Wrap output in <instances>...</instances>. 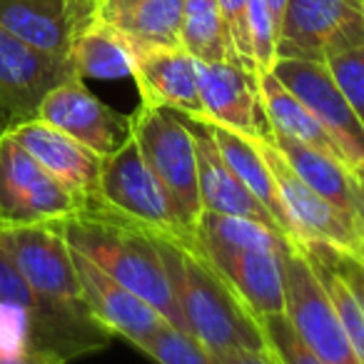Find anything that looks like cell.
Segmentation results:
<instances>
[{"label":"cell","mask_w":364,"mask_h":364,"mask_svg":"<svg viewBox=\"0 0 364 364\" xmlns=\"http://www.w3.org/2000/svg\"><path fill=\"white\" fill-rule=\"evenodd\" d=\"M8 132L26 147V152L43 170L50 172L70 193L87 203L97 200V180L102 167V157L97 152L41 120H26L13 125Z\"/></svg>","instance_id":"cell-19"},{"label":"cell","mask_w":364,"mask_h":364,"mask_svg":"<svg viewBox=\"0 0 364 364\" xmlns=\"http://www.w3.org/2000/svg\"><path fill=\"white\" fill-rule=\"evenodd\" d=\"M137 349L157 364H218L193 334L172 327L170 322H165L150 337L142 339Z\"/></svg>","instance_id":"cell-29"},{"label":"cell","mask_w":364,"mask_h":364,"mask_svg":"<svg viewBox=\"0 0 364 364\" xmlns=\"http://www.w3.org/2000/svg\"><path fill=\"white\" fill-rule=\"evenodd\" d=\"M272 75L322 122L327 135L332 137L342 162L349 170L364 167V125L347 97L332 80L324 63L297 60V58H277Z\"/></svg>","instance_id":"cell-9"},{"label":"cell","mask_w":364,"mask_h":364,"mask_svg":"<svg viewBox=\"0 0 364 364\" xmlns=\"http://www.w3.org/2000/svg\"><path fill=\"white\" fill-rule=\"evenodd\" d=\"M50 228L65 237L70 250L90 259L117 284L145 299L172 327L188 332L162 255L157 250V240L147 230L105 208L100 200H92L77 215Z\"/></svg>","instance_id":"cell-1"},{"label":"cell","mask_w":364,"mask_h":364,"mask_svg":"<svg viewBox=\"0 0 364 364\" xmlns=\"http://www.w3.org/2000/svg\"><path fill=\"white\" fill-rule=\"evenodd\" d=\"M324 65H327L332 80L337 82V87L342 90V95L347 97L354 115L364 125V46L337 53Z\"/></svg>","instance_id":"cell-31"},{"label":"cell","mask_w":364,"mask_h":364,"mask_svg":"<svg viewBox=\"0 0 364 364\" xmlns=\"http://www.w3.org/2000/svg\"><path fill=\"white\" fill-rule=\"evenodd\" d=\"M255 145L259 147L264 162L272 170L274 185H277L279 200L287 210L289 225H292L294 245L304 242H322L339 252L352 257L357 247L364 242L349 230V225L342 220V215L332 208L324 198H319L307 182L292 170L282 152L274 147L269 135L252 137Z\"/></svg>","instance_id":"cell-12"},{"label":"cell","mask_w":364,"mask_h":364,"mask_svg":"<svg viewBox=\"0 0 364 364\" xmlns=\"http://www.w3.org/2000/svg\"><path fill=\"white\" fill-rule=\"evenodd\" d=\"M200 122H203L210 135H213L215 145H218L220 155L228 162L230 170H232L235 175H237V180L250 190V195L267 210L274 228L294 245L292 225H289L287 210H284L282 200H279L272 170L267 167V162H264L262 152L255 145L252 137H247V135H242V132L232 130V127H225L213 120H200Z\"/></svg>","instance_id":"cell-21"},{"label":"cell","mask_w":364,"mask_h":364,"mask_svg":"<svg viewBox=\"0 0 364 364\" xmlns=\"http://www.w3.org/2000/svg\"><path fill=\"white\" fill-rule=\"evenodd\" d=\"M297 247L309 259L319 284L324 287L327 297L332 299L334 309H337L339 322H342L344 332L352 342L359 364H364V299L352 284L347 269H344V252L322 242H304L297 245Z\"/></svg>","instance_id":"cell-24"},{"label":"cell","mask_w":364,"mask_h":364,"mask_svg":"<svg viewBox=\"0 0 364 364\" xmlns=\"http://www.w3.org/2000/svg\"><path fill=\"white\" fill-rule=\"evenodd\" d=\"M85 205L87 200L43 170L11 132L0 130V230L58 225Z\"/></svg>","instance_id":"cell-5"},{"label":"cell","mask_w":364,"mask_h":364,"mask_svg":"<svg viewBox=\"0 0 364 364\" xmlns=\"http://www.w3.org/2000/svg\"><path fill=\"white\" fill-rule=\"evenodd\" d=\"M132 137L170 195L182 225L195 232L203 203L198 182V147L185 115L140 102L132 112Z\"/></svg>","instance_id":"cell-3"},{"label":"cell","mask_w":364,"mask_h":364,"mask_svg":"<svg viewBox=\"0 0 364 364\" xmlns=\"http://www.w3.org/2000/svg\"><path fill=\"white\" fill-rule=\"evenodd\" d=\"M284 3H287V0H267L272 21H274V26H277V33H279V21H282V13H284Z\"/></svg>","instance_id":"cell-38"},{"label":"cell","mask_w":364,"mask_h":364,"mask_svg":"<svg viewBox=\"0 0 364 364\" xmlns=\"http://www.w3.org/2000/svg\"><path fill=\"white\" fill-rule=\"evenodd\" d=\"M70 63L80 80H120L132 77L135 53L117 28L100 18H92L73 38Z\"/></svg>","instance_id":"cell-23"},{"label":"cell","mask_w":364,"mask_h":364,"mask_svg":"<svg viewBox=\"0 0 364 364\" xmlns=\"http://www.w3.org/2000/svg\"><path fill=\"white\" fill-rule=\"evenodd\" d=\"M155 240L188 334H193L210 354L232 349L267 352L257 319L210 264L198 240Z\"/></svg>","instance_id":"cell-2"},{"label":"cell","mask_w":364,"mask_h":364,"mask_svg":"<svg viewBox=\"0 0 364 364\" xmlns=\"http://www.w3.org/2000/svg\"><path fill=\"white\" fill-rule=\"evenodd\" d=\"M135 3L137 0H100V3H97L95 18H100V21H105V23H112L117 16H122L127 8L135 6Z\"/></svg>","instance_id":"cell-36"},{"label":"cell","mask_w":364,"mask_h":364,"mask_svg":"<svg viewBox=\"0 0 364 364\" xmlns=\"http://www.w3.org/2000/svg\"><path fill=\"white\" fill-rule=\"evenodd\" d=\"M0 245L11 255L18 272L48 302L73 309H87L82 299L73 250L50 225L0 230Z\"/></svg>","instance_id":"cell-10"},{"label":"cell","mask_w":364,"mask_h":364,"mask_svg":"<svg viewBox=\"0 0 364 364\" xmlns=\"http://www.w3.org/2000/svg\"><path fill=\"white\" fill-rule=\"evenodd\" d=\"M0 307L26 309L36 319L38 352L46 357L70 359L102 349L112 334L90 314V309H73L43 299L18 272L11 255L0 245Z\"/></svg>","instance_id":"cell-6"},{"label":"cell","mask_w":364,"mask_h":364,"mask_svg":"<svg viewBox=\"0 0 364 364\" xmlns=\"http://www.w3.org/2000/svg\"><path fill=\"white\" fill-rule=\"evenodd\" d=\"M259 90V102H262V112L267 117L269 130L282 132V135L292 137V140L302 142L307 147H314L319 152H327V155L342 160L334 147L332 137L327 135V130L322 127V122L272 75H259L257 80Z\"/></svg>","instance_id":"cell-25"},{"label":"cell","mask_w":364,"mask_h":364,"mask_svg":"<svg viewBox=\"0 0 364 364\" xmlns=\"http://www.w3.org/2000/svg\"><path fill=\"white\" fill-rule=\"evenodd\" d=\"M132 80L145 105L167 107L193 120L205 117L198 87V60L182 46L135 50Z\"/></svg>","instance_id":"cell-15"},{"label":"cell","mask_w":364,"mask_h":364,"mask_svg":"<svg viewBox=\"0 0 364 364\" xmlns=\"http://www.w3.org/2000/svg\"><path fill=\"white\" fill-rule=\"evenodd\" d=\"M359 3H362V16H364V0H359Z\"/></svg>","instance_id":"cell-40"},{"label":"cell","mask_w":364,"mask_h":364,"mask_svg":"<svg viewBox=\"0 0 364 364\" xmlns=\"http://www.w3.org/2000/svg\"><path fill=\"white\" fill-rule=\"evenodd\" d=\"M255 319L262 332L264 349L277 364H322L317 354L297 337L287 314H264V317Z\"/></svg>","instance_id":"cell-30"},{"label":"cell","mask_w":364,"mask_h":364,"mask_svg":"<svg viewBox=\"0 0 364 364\" xmlns=\"http://www.w3.org/2000/svg\"><path fill=\"white\" fill-rule=\"evenodd\" d=\"M284 314L297 337L317 354L322 364H359L332 299L319 284L309 259L297 245H289L282 257Z\"/></svg>","instance_id":"cell-7"},{"label":"cell","mask_w":364,"mask_h":364,"mask_svg":"<svg viewBox=\"0 0 364 364\" xmlns=\"http://www.w3.org/2000/svg\"><path fill=\"white\" fill-rule=\"evenodd\" d=\"M73 259H75L77 277H80L85 307L110 334H117V337L127 339L132 347H137L142 339H147L157 327L167 322L145 299L117 284L75 250H73Z\"/></svg>","instance_id":"cell-18"},{"label":"cell","mask_w":364,"mask_h":364,"mask_svg":"<svg viewBox=\"0 0 364 364\" xmlns=\"http://www.w3.org/2000/svg\"><path fill=\"white\" fill-rule=\"evenodd\" d=\"M257 80L252 73L232 60L198 63V87L205 117L247 137H262L269 132L267 117L259 102Z\"/></svg>","instance_id":"cell-14"},{"label":"cell","mask_w":364,"mask_h":364,"mask_svg":"<svg viewBox=\"0 0 364 364\" xmlns=\"http://www.w3.org/2000/svg\"><path fill=\"white\" fill-rule=\"evenodd\" d=\"M364 46L359 0H287L277 33V58L327 63Z\"/></svg>","instance_id":"cell-8"},{"label":"cell","mask_w":364,"mask_h":364,"mask_svg":"<svg viewBox=\"0 0 364 364\" xmlns=\"http://www.w3.org/2000/svg\"><path fill=\"white\" fill-rule=\"evenodd\" d=\"M0 364H63L60 359L46 357V354L38 352H28V354H13L0 349Z\"/></svg>","instance_id":"cell-37"},{"label":"cell","mask_w":364,"mask_h":364,"mask_svg":"<svg viewBox=\"0 0 364 364\" xmlns=\"http://www.w3.org/2000/svg\"><path fill=\"white\" fill-rule=\"evenodd\" d=\"M284 160L292 165V170L307 182L309 188L324 198L349 225L359 240H364V188L359 182L357 172L349 170L342 160L307 147L282 132H267Z\"/></svg>","instance_id":"cell-16"},{"label":"cell","mask_w":364,"mask_h":364,"mask_svg":"<svg viewBox=\"0 0 364 364\" xmlns=\"http://www.w3.org/2000/svg\"><path fill=\"white\" fill-rule=\"evenodd\" d=\"M0 28L36 50L70 60L75 28L65 0H0Z\"/></svg>","instance_id":"cell-22"},{"label":"cell","mask_w":364,"mask_h":364,"mask_svg":"<svg viewBox=\"0 0 364 364\" xmlns=\"http://www.w3.org/2000/svg\"><path fill=\"white\" fill-rule=\"evenodd\" d=\"M195 237L203 247L220 250H274L284 252L289 240L277 230L247 218H232V215L203 213L195 228Z\"/></svg>","instance_id":"cell-27"},{"label":"cell","mask_w":364,"mask_h":364,"mask_svg":"<svg viewBox=\"0 0 364 364\" xmlns=\"http://www.w3.org/2000/svg\"><path fill=\"white\" fill-rule=\"evenodd\" d=\"M180 46L198 63L232 60L218 0H182Z\"/></svg>","instance_id":"cell-28"},{"label":"cell","mask_w":364,"mask_h":364,"mask_svg":"<svg viewBox=\"0 0 364 364\" xmlns=\"http://www.w3.org/2000/svg\"><path fill=\"white\" fill-rule=\"evenodd\" d=\"M180 23L182 0H137L110 26L125 36L135 53L142 48H177Z\"/></svg>","instance_id":"cell-26"},{"label":"cell","mask_w":364,"mask_h":364,"mask_svg":"<svg viewBox=\"0 0 364 364\" xmlns=\"http://www.w3.org/2000/svg\"><path fill=\"white\" fill-rule=\"evenodd\" d=\"M247 21L257 75H267L272 73V65L277 60V26L272 21L267 0H250Z\"/></svg>","instance_id":"cell-33"},{"label":"cell","mask_w":364,"mask_h":364,"mask_svg":"<svg viewBox=\"0 0 364 364\" xmlns=\"http://www.w3.org/2000/svg\"><path fill=\"white\" fill-rule=\"evenodd\" d=\"M36 120L65 132L100 157L112 155L132 137V115H122L105 105L80 77H70L53 87L43 97Z\"/></svg>","instance_id":"cell-13"},{"label":"cell","mask_w":364,"mask_h":364,"mask_svg":"<svg viewBox=\"0 0 364 364\" xmlns=\"http://www.w3.org/2000/svg\"><path fill=\"white\" fill-rule=\"evenodd\" d=\"M77 77L73 63L26 46L0 28V130L36 120L43 97Z\"/></svg>","instance_id":"cell-11"},{"label":"cell","mask_w":364,"mask_h":364,"mask_svg":"<svg viewBox=\"0 0 364 364\" xmlns=\"http://www.w3.org/2000/svg\"><path fill=\"white\" fill-rule=\"evenodd\" d=\"M195 135V147H198V182H200V203L203 213L232 215V218H247L255 223H262L267 228L277 230L267 210L250 195V190L237 180L228 162L223 160L213 135L200 120L185 117ZM279 232V230H277ZM282 235V232H279Z\"/></svg>","instance_id":"cell-20"},{"label":"cell","mask_w":364,"mask_h":364,"mask_svg":"<svg viewBox=\"0 0 364 364\" xmlns=\"http://www.w3.org/2000/svg\"><path fill=\"white\" fill-rule=\"evenodd\" d=\"M352 259H354V262L359 264V267L364 269V242H362V245H359V247H357V252L352 255Z\"/></svg>","instance_id":"cell-39"},{"label":"cell","mask_w":364,"mask_h":364,"mask_svg":"<svg viewBox=\"0 0 364 364\" xmlns=\"http://www.w3.org/2000/svg\"><path fill=\"white\" fill-rule=\"evenodd\" d=\"M218 364H277L267 352H250V349H232V352L213 354Z\"/></svg>","instance_id":"cell-34"},{"label":"cell","mask_w":364,"mask_h":364,"mask_svg":"<svg viewBox=\"0 0 364 364\" xmlns=\"http://www.w3.org/2000/svg\"><path fill=\"white\" fill-rule=\"evenodd\" d=\"M200 250L228 282V287L237 294L240 302L252 312V317L284 314L282 257L289 247L284 252H274V250H220L200 245Z\"/></svg>","instance_id":"cell-17"},{"label":"cell","mask_w":364,"mask_h":364,"mask_svg":"<svg viewBox=\"0 0 364 364\" xmlns=\"http://www.w3.org/2000/svg\"><path fill=\"white\" fill-rule=\"evenodd\" d=\"M218 3H220V16H223V26H225V36H228L232 63L242 65L255 77H259L257 65H255L252 38H250V21H247L250 0H218Z\"/></svg>","instance_id":"cell-32"},{"label":"cell","mask_w":364,"mask_h":364,"mask_svg":"<svg viewBox=\"0 0 364 364\" xmlns=\"http://www.w3.org/2000/svg\"><path fill=\"white\" fill-rule=\"evenodd\" d=\"M97 3H100V0H65L68 16H70L75 33L80 31L82 26H87V23H90L92 18H95Z\"/></svg>","instance_id":"cell-35"},{"label":"cell","mask_w":364,"mask_h":364,"mask_svg":"<svg viewBox=\"0 0 364 364\" xmlns=\"http://www.w3.org/2000/svg\"><path fill=\"white\" fill-rule=\"evenodd\" d=\"M97 200L155 237L180 242L195 240V232L182 225L170 195L147 165L135 137L117 147L112 155L102 157Z\"/></svg>","instance_id":"cell-4"}]
</instances>
